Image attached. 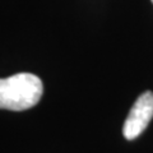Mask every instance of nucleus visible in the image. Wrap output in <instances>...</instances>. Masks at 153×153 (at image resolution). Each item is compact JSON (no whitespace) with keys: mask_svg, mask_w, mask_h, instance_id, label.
<instances>
[{"mask_svg":"<svg viewBox=\"0 0 153 153\" xmlns=\"http://www.w3.org/2000/svg\"><path fill=\"white\" fill-rule=\"evenodd\" d=\"M44 85L37 75L19 73L0 79V108L25 111L36 106L42 97Z\"/></svg>","mask_w":153,"mask_h":153,"instance_id":"nucleus-1","label":"nucleus"},{"mask_svg":"<svg viewBox=\"0 0 153 153\" xmlns=\"http://www.w3.org/2000/svg\"><path fill=\"white\" fill-rule=\"evenodd\" d=\"M153 117V92L147 91L140 94L134 102L131 110L129 111L125 123L123 126V134L125 139L133 140L138 138L146 130L148 124Z\"/></svg>","mask_w":153,"mask_h":153,"instance_id":"nucleus-2","label":"nucleus"},{"mask_svg":"<svg viewBox=\"0 0 153 153\" xmlns=\"http://www.w3.org/2000/svg\"><path fill=\"white\" fill-rule=\"evenodd\" d=\"M152 3H153V0H152Z\"/></svg>","mask_w":153,"mask_h":153,"instance_id":"nucleus-3","label":"nucleus"}]
</instances>
